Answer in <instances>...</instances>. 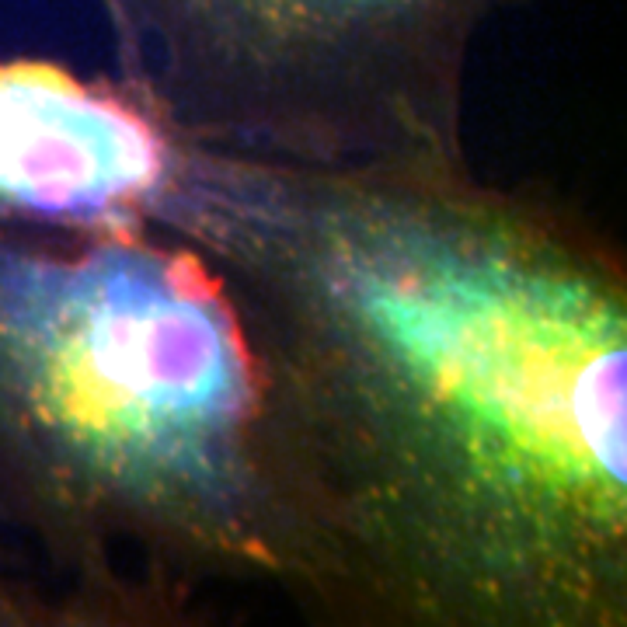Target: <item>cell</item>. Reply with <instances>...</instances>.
<instances>
[{
	"mask_svg": "<svg viewBox=\"0 0 627 627\" xmlns=\"http://www.w3.org/2000/svg\"><path fill=\"white\" fill-rule=\"evenodd\" d=\"M157 227L261 352L328 614L627 624V265L467 164L300 167L188 140Z\"/></svg>",
	"mask_w": 627,
	"mask_h": 627,
	"instance_id": "6da1fadb",
	"label": "cell"
},
{
	"mask_svg": "<svg viewBox=\"0 0 627 627\" xmlns=\"http://www.w3.org/2000/svg\"><path fill=\"white\" fill-rule=\"evenodd\" d=\"M188 150L129 84L0 56V227H157Z\"/></svg>",
	"mask_w": 627,
	"mask_h": 627,
	"instance_id": "277c9868",
	"label": "cell"
},
{
	"mask_svg": "<svg viewBox=\"0 0 627 627\" xmlns=\"http://www.w3.org/2000/svg\"><path fill=\"white\" fill-rule=\"evenodd\" d=\"M0 516L67 627L192 621L216 585L328 614L244 310L161 227H0Z\"/></svg>",
	"mask_w": 627,
	"mask_h": 627,
	"instance_id": "7a4b0ae2",
	"label": "cell"
},
{
	"mask_svg": "<svg viewBox=\"0 0 627 627\" xmlns=\"http://www.w3.org/2000/svg\"><path fill=\"white\" fill-rule=\"evenodd\" d=\"M67 627L56 589L0 516V627Z\"/></svg>",
	"mask_w": 627,
	"mask_h": 627,
	"instance_id": "5b68a950",
	"label": "cell"
},
{
	"mask_svg": "<svg viewBox=\"0 0 627 627\" xmlns=\"http://www.w3.org/2000/svg\"><path fill=\"white\" fill-rule=\"evenodd\" d=\"M516 0H101L119 81L181 136L300 167L467 164L481 28Z\"/></svg>",
	"mask_w": 627,
	"mask_h": 627,
	"instance_id": "3957f363",
	"label": "cell"
}]
</instances>
